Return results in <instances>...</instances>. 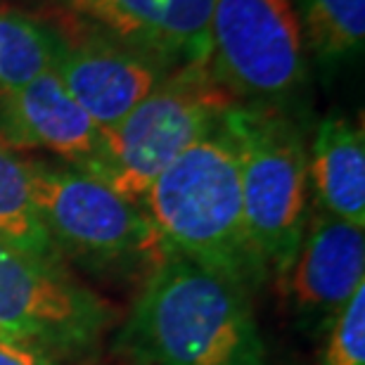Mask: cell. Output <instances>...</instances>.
I'll return each mask as SVG.
<instances>
[{
	"instance_id": "277c9868",
	"label": "cell",
	"mask_w": 365,
	"mask_h": 365,
	"mask_svg": "<svg viewBox=\"0 0 365 365\" xmlns=\"http://www.w3.org/2000/svg\"><path fill=\"white\" fill-rule=\"evenodd\" d=\"M232 105L207 62L180 64L116 126L102 130L100 157L86 173L140 204L159 173L216 128Z\"/></svg>"
},
{
	"instance_id": "e0dca14e",
	"label": "cell",
	"mask_w": 365,
	"mask_h": 365,
	"mask_svg": "<svg viewBox=\"0 0 365 365\" xmlns=\"http://www.w3.org/2000/svg\"><path fill=\"white\" fill-rule=\"evenodd\" d=\"M0 365H60V361L38 346L0 334Z\"/></svg>"
},
{
	"instance_id": "7a4b0ae2",
	"label": "cell",
	"mask_w": 365,
	"mask_h": 365,
	"mask_svg": "<svg viewBox=\"0 0 365 365\" xmlns=\"http://www.w3.org/2000/svg\"><path fill=\"white\" fill-rule=\"evenodd\" d=\"M140 207L164 252L228 277L247 292L268 280L247 235L237 145L225 116L159 173Z\"/></svg>"
},
{
	"instance_id": "3957f363",
	"label": "cell",
	"mask_w": 365,
	"mask_h": 365,
	"mask_svg": "<svg viewBox=\"0 0 365 365\" xmlns=\"http://www.w3.org/2000/svg\"><path fill=\"white\" fill-rule=\"evenodd\" d=\"M225 126L237 145L250 245L268 280H282L311 216L304 133L284 109L240 102L228 109Z\"/></svg>"
},
{
	"instance_id": "2e32d148",
	"label": "cell",
	"mask_w": 365,
	"mask_h": 365,
	"mask_svg": "<svg viewBox=\"0 0 365 365\" xmlns=\"http://www.w3.org/2000/svg\"><path fill=\"white\" fill-rule=\"evenodd\" d=\"M320 365H365V287L356 292L325 332Z\"/></svg>"
},
{
	"instance_id": "52a82bcc",
	"label": "cell",
	"mask_w": 365,
	"mask_h": 365,
	"mask_svg": "<svg viewBox=\"0 0 365 365\" xmlns=\"http://www.w3.org/2000/svg\"><path fill=\"white\" fill-rule=\"evenodd\" d=\"M114 311L64 266L0 240V334L57 361L83 359L107 334Z\"/></svg>"
},
{
	"instance_id": "8992f818",
	"label": "cell",
	"mask_w": 365,
	"mask_h": 365,
	"mask_svg": "<svg viewBox=\"0 0 365 365\" xmlns=\"http://www.w3.org/2000/svg\"><path fill=\"white\" fill-rule=\"evenodd\" d=\"M207 64L240 105L284 109L309 76L294 3L216 0Z\"/></svg>"
},
{
	"instance_id": "7c38bea8",
	"label": "cell",
	"mask_w": 365,
	"mask_h": 365,
	"mask_svg": "<svg viewBox=\"0 0 365 365\" xmlns=\"http://www.w3.org/2000/svg\"><path fill=\"white\" fill-rule=\"evenodd\" d=\"M309 182L320 211L365 228V135L346 116H325L309 148Z\"/></svg>"
},
{
	"instance_id": "ba28073f",
	"label": "cell",
	"mask_w": 365,
	"mask_h": 365,
	"mask_svg": "<svg viewBox=\"0 0 365 365\" xmlns=\"http://www.w3.org/2000/svg\"><path fill=\"white\" fill-rule=\"evenodd\" d=\"M50 17L100 34L176 69L207 62L216 0H41Z\"/></svg>"
},
{
	"instance_id": "9a60e30c",
	"label": "cell",
	"mask_w": 365,
	"mask_h": 365,
	"mask_svg": "<svg viewBox=\"0 0 365 365\" xmlns=\"http://www.w3.org/2000/svg\"><path fill=\"white\" fill-rule=\"evenodd\" d=\"M306 50L325 67L363 53L365 0H299Z\"/></svg>"
},
{
	"instance_id": "4fadbf2b",
	"label": "cell",
	"mask_w": 365,
	"mask_h": 365,
	"mask_svg": "<svg viewBox=\"0 0 365 365\" xmlns=\"http://www.w3.org/2000/svg\"><path fill=\"white\" fill-rule=\"evenodd\" d=\"M0 240L48 264L64 266L36 211L26 159L5 143H0Z\"/></svg>"
},
{
	"instance_id": "9c48e42d",
	"label": "cell",
	"mask_w": 365,
	"mask_h": 365,
	"mask_svg": "<svg viewBox=\"0 0 365 365\" xmlns=\"http://www.w3.org/2000/svg\"><path fill=\"white\" fill-rule=\"evenodd\" d=\"M57 29L55 74L100 130L116 126L169 74V67L69 21Z\"/></svg>"
},
{
	"instance_id": "5bb4252c",
	"label": "cell",
	"mask_w": 365,
	"mask_h": 365,
	"mask_svg": "<svg viewBox=\"0 0 365 365\" xmlns=\"http://www.w3.org/2000/svg\"><path fill=\"white\" fill-rule=\"evenodd\" d=\"M57 29L19 10H0V91L31 83L57 64Z\"/></svg>"
},
{
	"instance_id": "30bf717a",
	"label": "cell",
	"mask_w": 365,
	"mask_h": 365,
	"mask_svg": "<svg viewBox=\"0 0 365 365\" xmlns=\"http://www.w3.org/2000/svg\"><path fill=\"white\" fill-rule=\"evenodd\" d=\"M282 282L299 330L325 334L365 287V228L320 209L311 211Z\"/></svg>"
},
{
	"instance_id": "8fae6325",
	"label": "cell",
	"mask_w": 365,
	"mask_h": 365,
	"mask_svg": "<svg viewBox=\"0 0 365 365\" xmlns=\"http://www.w3.org/2000/svg\"><path fill=\"white\" fill-rule=\"evenodd\" d=\"M0 143L10 150H43L74 169L91 171L102 130L71 98L60 76L48 71L14 91H0Z\"/></svg>"
},
{
	"instance_id": "5b68a950",
	"label": "cell",
	"mask_w": 365,
	"mask_h": 365,
	"mask_svg": "<svg viewBox=\"0 0 365 365\" xmlns=\"http://www.w3.org/2000/svg\"><path fill=\"white\" fill-rule=\"evenodd\" d=\"M31 197L57 254L88 268H150L162 257L140 204L69 164L26 159Z\"/></svg>"
},
{
	"instance_id": "6da1fadb",
	"label": "cell",
	"mask_w": 365,
	"mask_h": 365,
	"mask_svg": "<svg viewBox=\"0 0 365 365\" xmlns=\"http://www.w3.org/2000/svg\"><path fill=\"white\" fill-rule=\"evenodd\" d=\"M114 349L133 365H273L252 292L173 252L148 268Z\"/></svg>"
}]
</instances>
